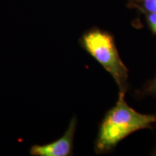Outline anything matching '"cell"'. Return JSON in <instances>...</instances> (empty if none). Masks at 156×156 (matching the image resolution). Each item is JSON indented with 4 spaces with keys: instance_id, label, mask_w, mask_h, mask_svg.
Returning <instances> with one entry per match:
<instances>
[{
    "instance_id": "cell-5",
    "label": "cell",
    "mask_w": 156,
    "mask_h": 156,
    "mask_svg": "<svg viewBox=\"0 0 156 156\" xmlns=\"http://www.w3.org/2000/svg\"><path fill=\"white\" fill-rule=\"evenodd\" d=\"M143 6L148 12L156 13V0H144Z\"/></svg>"
},
{
    "instance_id": "cell-3",
    "label": "cell",
    "mask_w": 156,
    "mask_h": 156,
    "mask_svg": "<svg viewBox=\"0 0 156 156\" xmlns=\"http://www.w3.org/2000/svg\"><path fill=\"white\" fill-rule=\"evenodd\" d=\"M77 127V118L70 121L65 133L59 139L46 145H34L29 153L32 156H69L73 155V143Z\"/></svg>"
},
{
    "instance_id": "cell-6",
    "label": "cell",
    "mask_w": 156,
    "mask_h": 156,
    "mask_svg": "<svg viewBox=\"0 0 156 156\" xmlns=\"http://www.w3.org/2000/svg\"><path fill=\"white\" fill-rule=\"evenodd\" d=\"M146 92L156 97V75L146 87Z\"/></svg>"
},
{
    "instance_id": "cell-1",
    "label": "cell",
    "mask_w": 156,
    "mask_h": 156,
    "mask_svg": "<svg viewBox=\"0 0 156 156\" xmlns=\"http://www.w3.org/2000/svg\"><path fill=\"white\" fill-rule=\"evenodd\" d=\"M124 96V93H119L116 105L106 113L100 124L94 142L96 154L108 153L126 136L139 130L151 129L156 123V114L136 112L127 104Z\"/></svg>"
},
{
    "instance_id": "cell-2",
    "label": "cell",
    "mask_w": 156,
    "mask_h": 156,
    "mask_svg": "<svg viewBox=\"0 0 156 156\" xmlns=\"http://www.w3.org/2000/svg\"><path fill=\"white\" fill-rule=\"evenodd\" d=\"M80 45L114 78L119 93L125 94L129 71L122 62L113 36L99 28L85 31L79 40Z\"/></svg>"
},
{
    "instance_id": "cell-4",
    "label": "cell",
    "mask_w": 156,
    "mask_h": 156,
    "mask_svg": "<svg viewBox=\"0 0 156 156\" xmlns=\"http://www.w3.org/2000/svg\"><path fill=\"white\" fill-rule=\"evenodd\" d=\"M147 20L152 32L156 35V13H148Z\"/></svg>"
}]
</instances>
